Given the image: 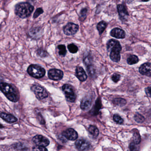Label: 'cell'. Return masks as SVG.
<instances>
[{
    "mask_svg": "<svg viewBox=\"0 0 151 151\" xmlns=\"http://www.w3.org/2000/svg\"><path fill=\"white\" fill-rule=\"evenodd\" d=\"M31 90L39 100L45 99L48 96L46 89L40 85L34 84L31 87Z\"/></svg>",
    "mask_w": 151,
    "mask_h": 151,
    "instance_id": "cell-5",
    "label": "cell"
},
{
    "mask_svg": "<svg viewBox=\"0 0 151 151\" xmlns=\"http://www.w3.org/2000/svg\"><path fill=\"white\" fill-rule=\"evenodd\" d=\"M139 61L138 58L135 55L130 56L127 59V62L129 65H133L138 63Z\"/></svg>",
    "mask_w": 151,
    "mask_h": 151,
    "instance_id": "cell-20",
    "label": "cell"
},
{
    "mask_svg": "<svg viewBox=\"0 0 151 151\" xmlns=\"http://www.w3.org/2000/svg\"><path fill=\"white\" fill-rule=\"evenodd\" d=\"M62 137V140L75 141L78 138V134L74 129L70 128L63 133Z\"/></svg>",
    "mask_w": 151,
    "mask_h": 151,
    "instance_id": "cell-7",
    "label": "cell"
},
{
    "mask_svg": "<svg viewBox=\"0 0 151 151\" xmlns=\"http://www.w3.org/2000/svg\"><path fill=\"white\" fill-rule=\"evenodd\" d=\"M134 142L136 144H139L141 142V139L140 135L138 133H135L134 134Z\"/></svg>",
    "mask_w": 151,
    "mask_h": 151,
    "instance_id": "cell-27",
    "label": "cell"
},
{
    "mask_svg": "<svg viewBox=\"0 0 151 151\" xmlns=\"http://www.w3.org/2000/svg\"><path fill=\"white\" fill-rule=\"evenodd\" d=\"M113 103L115 105L118 106H122L125 105L127 103V101L125 99L121 98H115L113 100Z\"/></svg>",
    "mask_w": 151,
    "mask_h": 151,
    "instance_id": "cell-21",
    "label": "cell"
},
{
    "mask_svg": "<svg viewBox=\"0 0 151 151\" xmlns=\"http://www.w3.org/2000/svg\"><path fill=\"white\" fill-rule=\"evenodd\" d=\"M3 82V79L2 77L0 76V84L2 83V82Z\"/></svg>",
    "mask_w": 151,
    "mask_h": 151,
    "instance_id": "cell-36",
    "label": "cell"
},
{
    "mask_svg": "<svg viewBox=\"0 0 151 151\" xmlns=\"http://www.w3.org/2000/svg\"><path fill=\"white\" fill-rule=\"evenodd\" d=\"M120 75L118 74H114L112 76V80L114 82H117L119 81L120 79Z\"/></svg>",
    "mask_w": 151,
    "mask_h": 151,
    "instance_id": "cell-31",
    "label": "cell"
},
{
    "mask_svg": "<svg viewBox=\"0 0 151 151\" xmlns=\"http://www.w3.org/2000/svg\"><path fill=\"white\" fill-rule=\"evenodd\" d=\"M76 75L81 82H84L87 79V75L84 69L81 67H77L76 70Z\"/></svg>",
    "mask_w": 151,
    "mask_h": 151,
    "instance_id": "cell-15",
    "label": "cell"
},
{
    "mask_svg": "<svg viewBox=\"0 0 151 151\" xmlns=\"http://www.w3.org/2000/svg\"><path fill=\"white\" fill-rule=\"evenodd\" d=\"M92 103V100L90 98L85 97L82 100L81 103V107L82 110L83 111H86L88 110Z\"/></svg>",
    "mask_w": 151,
    "mask_h": 151,
    "instance_id": "cell-17",
    "label": "cell"
},
{
    "mask_svg": "<svg viewBox=\"0 0 151 151\" xmlns=\"http://www.w3.org/2000/svg\"><path fill=\"white\" fill-rule=\"evenodd\" d=\"M48 74L49 78L53 80H60L63 77V71L58 69H50L49 71Z\"/></svg>",
    "mask_w": 151,
    "mask_h": 151,
    "instance_id": "cell-9",
    "label": "cell"
},
{
    "mask_svg": "<svg viewBox=\"0 0 151 151\" xmlns=\"http://www.w3.org/2000/svg\"><path fill=\"white\" fill-rule=\"evenodd\" d=\"M43 12V10L42 8H40L37 9L35 11V12L33 15L34 18H36L38 17L40 14H42Z\"/></svg>",
    "mask_w": 151,
    "mask_h": 151,
    "instance_id": "cell-28",
    "label": "cell"
},
{
    "mask_svg": "<svg viewBox=\"0 0 151 151\" xmlns=\"http://www.w3.org/2000/svg\"><path fill=\"white\" fill-rule=\"evenodd\" d=\"M33 142L35 144L38 146L46 147L49 144L50 141L47 138H46L43 136L38 135L35 136L32 139Z\"/></svg>",
    "mask_w": 151,
    "mask_h": 151,
    "instance_id": "cell-10",
    "label": "cell"
},
{
    "mask_svg": "<svg viewBox=\"0 0 151 151\" xmlns=\"http://www.w3.org/2000/svg\"><path fill=\"white\" fill-rule=\"evenodd\" d=\"M134 119L135 121L137 123H142L145 121L144 117L141 115V114H139V113H137L135 115H134Z\"/></svg>",
    "mask_w": 151,
    "mask_h": 151,
    "instance_id": "cell-23",
    "label": "cell"
},
{
    "mask_svg": "<svg viewBox=\"0 0 151 151\" xmlns=\"http://www.w3.org/2000/svg\"><path fill=\"white\" fill-rule=\"evenodd\" d=\"M139 72L141 74L151 77V64L146 63L143 64L139 68Z\"/></svg>",
    "mask_w": 151,
    "mask_h": 151,
    "instance_id": "cell-12",
    "label": "cell"
},
{
    "mask_svg": "<svg viewBox=\"0 0 151 151\" xmlns=\"http://www.w3.org/2000/svg\"><path fill=\"white\" fill-rule=\"evenodd\" d=\"M87 12H88V9L86 8H84L83 9L81 10V12H80V15H81V18H85L86 16H87Z\"/></svg>",
    "mask_w": 151,
    "mask_h": 151,
    "instance_id": "cell-33",
    "label": "cell"
},
{
    "mask_svg": "<svg viewBox=\"0 0 151 151\" xmlns=\"http://www.w3.org/2000/svg\"><path fill=\"white\" fill-rule=\"evenodd\" d=\"M129 149L130 151H138L139 150V148L137 146V144L133 142L130 143L129 145Z\"/></svg>",
    "mask_w": 151,
    "mask_h": 151,
    "instance_id": "cell-30",
    "label": "cell"
},
{
    "mask_svg": "<svg viewBox=\"0 0 151 151\" xmlns=\"http://www.w3.org/2000/svg\"><path fill=\"white\" fill-rule=\"evenodd\" d=\"M87 70L89 75L91 77H93L95 75V70L92 65H90L88 66Z\"/></svg>",
    "mask_w": 151,
    "mask_h": 151,
    "instance_id": "cell-25",
    "label": "cell"
},
{
    "mask_svg": "<svg viewBox=\"0 0 151 151\" xmlns=\"http://www.w3.org/2000/svg\"><path fill=\"white\" fill-rule=\"evenodd\" d=\"M0 118L9 123H13L17 121V119L11 114L2 112L0 113Z\"/></svg>",
    "mask_w": 151,
    "mask_h": 151,
    "instance_id": "cell-14",
    "label": "cell"
},
{
    "mask_svg": "<svg viewBox=\"0 0 151 151\" xmlns=\"http://www.w3.org/2000/svg\"><path fill=\"white\" fill-rule=\"evenodd\" d=\"M37 54H38L39 56L42 57H45L47 56V53L45 51L43 50L40 49L37 51Z\"/></svg>",
    "mask_w": 151,
    "mask_h": 151,
    "instance_id": "cell-32",
    "label": "cell"
},
{
    "mask_svg": "<svg viewBox=\"0 0 151 151\" xmlns=\"http://www.w3.org/2000/svg\"><path fill=\"white\" fill-rule=\"evenodd\" d=\"M33 6L28 2H21L15 6V12L17 16L21 18L28 17L33 11Z\"/></svg>",
    "mask_w": 151,
    "mask_h": 151,
    "instance_id": "cell-3",
    "label": "cell"
},
{
    "mask_svg": "<svg viewBox=\"0 0 151 151\" xmlns=\"http://www.w3.org/2000/svg\"><path fill=\"white\" fill-rule=\"evenodd\" d=\"M110 34L113 37L117 39H124L126 36L124 31L119 28H114L111 30Z\"/></svg>",
    "mask_w": 151,
    "mask_h": 151,
    "instance_id": "cell-13",
    "label": "cell"
},
{
    "mask_svg": "<svg viewBox=\"0 0 151 151\" xmlns=\"http://www.w3.org/2000/svg\"><path fill=\"white\" fill-rule=\"evenodd\" d=\"M76 148L79 151L87 150L90 148V144L87 140L80 139L77 140L75 143Z\"/></svg>",
    "mask_w": 151,
    "mask_h": 151,
    "instance_id": "cell-11",
    "label": "cell"
},
{
    "mask_svg": "<svg viewBox=\"0 0 151 151\" xmlns=\"http://www.w3.org/2000/svg\"><path fill=\"white\" fill-rule=\"evenodd\" d=\"M3 128H4L3 126L1 125V124H0V129Z\"/></svg>",
    "mask_w": 151,
    "mask_h": 151,
    "instance_id": "cell-37",
    "label": "cell"
},
{
    "mask_svg": "<svg viewBox=\"0 0 151 151\" xmlns=\"http://www.w3.org/2000/svg\"><path fill=\"white\" fill-rule=\"evenodd\" d=\"M33 151H48V150L45 147L42 146H34L32 148Z\"/></svg>",
    "mask_w": 151,
    "mask_h": 151,
    "instance_id": "cell-29",
    "label": "cell"
},
{
    "mask_svg": "<svg viewBox=\"0 0 151 151\" xmlns=\"http://www.w3.org/2000/svg\"><path fill=\"white\" fill-rule=\"evenodd\" d=\"M37 116H38V120L40 121V123L41 124H44L45 123V121H44V119L42 116L41 114L40 113H38Z\"/></svg>",
    "mask_w": 151,
    "mask_h": 151,
    "instance_id": "cell-34",
    "label": "cell"
},
{
    "mask_svg": "<svg viewBox=\"0 0 151 151\" xmlns=\"http://www.w3.org/2000/svg\"><path fill=\"white\" fill-rule=\"evenodd\" d=\"M107 49L110 52L111 59L114 62H119L121 59L120 52L122 49L120 43L116 40H109L107 43Z\"/></svg>",
    "mask_w": 151,
    "mask_h": 151,
    "instance_id": "cell-2",
    "label": "cell"
},
{
    "mask_svg": "<svg viewBox=\"0 0 151 151\" xmlns=\"http://www.w3.org/2000/svg\"><path fill=\"white\" fill-rule=\"evenodd\" d=\"M68 48L70 53L74 54L78 51V48L76 45L73 43H71L68 46Z\"/></svg>",
    "mask_w": 151,
    "mask_h": 151,
    "instance_id": "cell-24",
    "label": "cell"
},
{
    "mask_svg": "<svg viewBox=\"0 0 151 151\" xmlns=\"http://www.w3.org/2000/svg\"><path fill=\"white\" fill-rule=\"evenodd\" d=\"M58 48L59 49L58 53H59V55L63 56H65L66 55V52H67L65 46L64 45H58Z\"/></svg>",
    "mask_w": 151,
    "mask_h": 151,
    "instance_id": "cell-22",
    "label": "cell"
},
{
    "mask_svg": "<svg viewBox=\"0 0 151 151\" xmlns=\"http://www.w3.org/2000/svg\"><path fill=\"white\" fill-rule=\"evenodd\" d=\"M113 119L114 121L119 124H122L124 121L123 119L118 114H114L113 116Z\"/></svg>",
    "mask_w": 151,
    "mask_h": 151,
    "instance_id": "cell-26",
    "label": "cell"
},
{
    "mask_svg": "<svg viewBox=\"0 0 151 151\" xmlns=\"http://www.w3.org/2000/svg\"><path fill=\"white\" fill-rule=\"evenodd\" d=\"M107 24L105 21H102L98 23L97 28L99 32V35L102 34L107 27Z\"/></svg>",
    "mask_w": 151,
    "mask_h": 151,
    "instance_id": "cell-18",
    "label": "cell"
},
{
    "mask_svg": "<svg viewBox=\"0 0 151 151\" xmlns=\"http://www.w3.org/2000/svg\"><path fill=\"white\" fill-rule=\"evenodd\" d=\"M88 131L94 137H97L98 136L99 134V130L96 126H90L88 129Z\"/></svg>",
    "mask_w": 151,
    "mask_h": 151,
    "instance_id": "cell-19",
    "label": "cell"
},
{
    "mask_svg": "<svg viewBox=\"0 0 151 151\" xmlns=\"http://www.w3.org/2000/svg\"><path fill=\"white\" fill-rule=\"evenodd\" d=\"M28 74L36 79H40L45 75L46 71L43 67L37 64H32L27 69Z\"/></svg>",
    "mask_w": 151,
    "mask_h": 151,
    "instance_id": "cell-4",
    "label": "cell"
},
{
    "mask_svg": "<svg viewBox=\"0 0 151 151\" xmlns=\"http://www.w3.org/2000/svg\"><path fill=\"white\" fill-rule=\"evenodd\" d=\"M0 28H1V25H0Z\"/></svg>",
    "mask_w": 151,
    "mask_h": 151,
    "instance_id": "cell-38",
    "label": "cell"
},
{
    "mask_svg": "<svg viewBox=\"0 0 151 151\" xmlns=\"http://www.w3.org/2000/svg\"><path fill=\"white\" fill-rule=\"evenodd\" d=\"M63 91L64 92L65 98L68 102L73 103L76 99V95L73 88L70 84H65L62 87Z\"/></svg>",
    "mask_w": 151,
    "mask_h": 151,
    "instance_id": "cell-6",
    "label": "cell"
},
{
    "mask_svg": "<svg viewBox=\"0 0 151 151\" xmlns=\"http://www.w3.org/2000/svg\"><path fill=\"white\" fill-rule=\"evenodd\" d=\"M118 12L119 16L122 20H125L127 16H129L128 12L127 11L126 7L123 4H120L117 6Z\"/></svg>",
    "mask_w": 151,
    "mask_h": 151,
    "instance_id": "cell-16",
    "label": "cell"
},
{
    "mask_svg": "<svg viewBox=\"0 0 151 151\" xmlns=\"http://www.w3.org/2000/svg\"><path fill=\"white\" fill-rule=\"evenodd\" d=\"M79 30V26L73 23H69L64 27V33L67 35L75 34Z\"/></svg>",
    "mask_w": 151,
    "mask_h": 151,
    "instance_id": "cell-8",
    "label": "cell"
},
{
    "mask_svg": "<svg viewBox=\"0 0 151 151\" xmlns=\"http://www.w3.org/2000/svg\"><path fill=\"white\" fill-rule=\"evenodd\" d=\"M145 92L149 97H151V86L145 89Z\"/></svg>",
    "mask_w": 151,
    "mask_h": 151,
    "instance_id": "cell-35",
    "label": "cell"
},
{
    "mask_svg": "<svg viewBox=\"0 0 151 151\" xmlns=\"http://www.w3.org/2000/svg\"><path fill=\"white\" fill-rule=\"evenodd\" d=\"M0 90L9 101L16 103L19 100L18 90L12 84L2 82L0 84Z\"/></svg>",
    "mask_w": 151,
    "mask_h": 151,
    "instance_id": "cell-1",
    "label": "cell"
}]
</instances>
